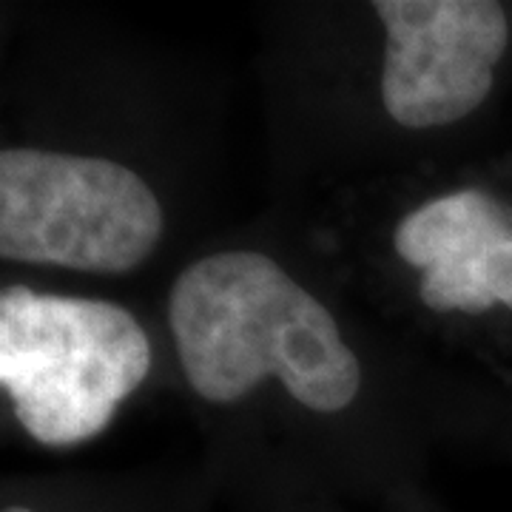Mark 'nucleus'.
<instances>
[{"mask_svg":"<svg viewBox=\"0 0 512 512\" xmlns=\"http://www.w3.org/2000/svg\"><path fill=\"white\" fill-rule=\"evenodd\" d=\"M168 325L185 382L205 402H239L268 376L313 413H339L359 396L362 365L333 313L271 256L191 262L168 293Z\"/></svg>","mask_w":512,"mask_h":512,"instance_id":"1","label":"nucleus"},{"mask_svg":"<svg viewBox=\"0 0 512 512\" xmlns=\"http://www.w3.org/2000/svg\"><path fill=\"white\" fill-rule=\"evenodd\" d=\"M148 370L151 342L123 305L23 285L0 293V384L37 444L94 439Z\"/></svg>","mask_w":512,"mask_h":512,"instance_id":"2","label":"nucleus"},{"mask_svg":"<svg viewBox=\"0 0 512 512\" xmlns=\"http://www.w3.org/2000/svg\"><path fill=\"white\" fill-rule=\"evenodd\" d=\"M165 231L163 205L128 165L43 148L0 151V256L126 274Z\"/></svg>","mask_w":512,"mask_h":512,"instance_id":"3","label":"nucleus"},{"mask_svg":"<svg viewBox=\"0 0 512 512\" xmlns=\"http://www.w3.org/2000/svg\"><path fill=\"white\" fill-rule=\"evenodd\" d=\"M387 32L382 106L404 128L464 120L490 97L495 66L510 43V20L490 0H379Z\"/></svg>","mask_w":512,"mask_h":512,"instance_id":"4","label":"nucleus"},{"mask_svg":"<svg viewBox=\"0 0 512 512\" xmlns=\"http://www.w3.org/2000/svg\"><path fill=\"white\" fill-rule=\"evenodd\" d=\"M507 211L484 191L464 188L410 211L396 228V254L416 271L436 265H478L498 239L510 237Z\"/></svg>","mask_w":512,"mask_h":512,"instance_id":"5","label":"nucleus"},{"mask_svg":"<svg viewBox=\"0 0 512 512\" xmlns=\"http://www.w3.org/2000/svg\"><path fill=\"white\" fill-rule=\"evenodd\" d=\"M484 285L495 299V305H504L512 311V234L498 239L484 259Z\"/></svg>","mask_w":512,"mask_h":512,"instance_id":"6","label":"nucleus"}]
</instances>
